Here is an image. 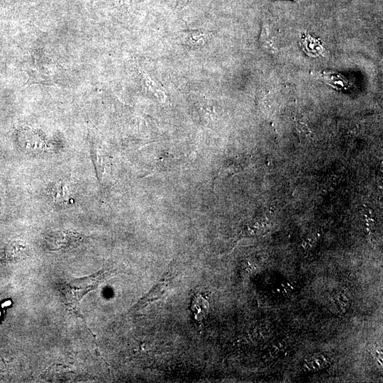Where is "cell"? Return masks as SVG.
<instances>
[{
	"label": "cell",
	"mask_w": 383,
	"mask_h": 383,
	"mask_svg": "<svg viewBox=\"0 0 383 383\" xmlns=\"http://www.w3.org/2000/svg\"><path fill=\"white\" fill-rule=\"evenodd\" d=\"M204 300L205 299L204 298L202 299L201 296H196V299L194 300V303L192 304L193 311L196 314L198 318H202V317H204V315L206 314V312L208 311L201 307Z\"/></svg>",
	"instance_id": "52a82bcc"
},
{
	"label": "cell",
	"mask_w": 383,
	"mask_h": 383,
	"mask_svg": "<svg viewBox=\"0 0 383 383\" xmlns=\"http://www.w3.org/2000/svg\"><path fill=\"white\" fill-rule=\"evenodd\" d=\"M77 235H72L70 233L57 232L50 236L48 242L55 249H61L74 243L77 240Z\"/></svg>",
	"instance_id": "277c9868"
},
{
	"label": "cell",
	"mask_w": 383,
	"mask_h": 383,
	"mask_svg": "<svg viewBox=\"0 0 383 383\" xmlns=\"http://www.w3.org/2000/svg\"><path fill=\"white\" fill-rule=\"evenodd\" d=\"M259 42L262 48L270 52H274L276 48L273 45L272 39L270 38L267 28L262 26L261 33L259 38Z\"/></svg>",
	"instance_id": "8992f818"
},
{
	"label": "cell",
	"mask_w": 383,
	"mask_h": 383,
	"mask_svg": "<svg viewBox=\"0 0 383 383\" xmlns=\"http://www.w3.org/2000/svg\"><path fill=\"white\" fill-rule=\"evenodd\" d=\"M68 187L62 182L55 184L50 189V196L52 201L59 204H65L70 198Z\"/></svg>",
	"instance_id": "5b68a950"
},
{
	"label": "cell",
	"mask_w": 383,
	"mask_h": 383,
	"mask_svg": "<svg viewBox=\"0 0 383 383\" xmlns=\"http://www.w3.org/2000/svg\"><path fill=\"white\" fill-rule=\"evenodd\" d=\"M20 145L22 149L30 155H38L46 151L47 144L37 135L25 132L20 138Z\"/></svg>",
	"instance_id": "3957f363"
},
{
	"label": "cell",
	"mask_w": 383,
	"mask_h": 383,
	"mask_svg": "<svg viewBox=\"0 0 383 383\" xmlns=\"http://www.w3.org/2000/svg\"><path fill=\"white\" fill-rule=\"evenodd\" d=\"M117 274L118 271L116 270H101L89 277L72 281L63 290L65 304L72 311L77 312L79 302L87 293Z\"/></svg>",
	"instance_id": "6da1fadb"
},
{
	"label": "cell",
	"mask_w": 383,
	"mask_h": 383,
	"mask_svg": "<svg viewBox=\"0 0 383 383\" xmlns=\"http://www.w3.org/2000/svg\"><path fill=\"white\" fill-rule=\"evenodd\" d=\"M176 274L173 271H167L158 282L141 299L139 300L130 310L136 311L147 306L148 304L163 298L169 290L174 285Z\"/></svg>",
	"instance_id": "7a4b0ae2"
}]
</instances>
